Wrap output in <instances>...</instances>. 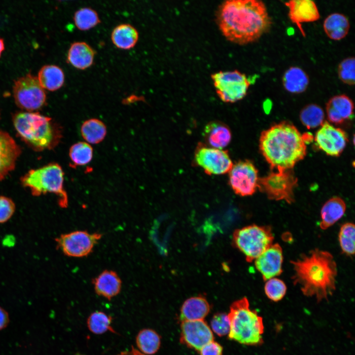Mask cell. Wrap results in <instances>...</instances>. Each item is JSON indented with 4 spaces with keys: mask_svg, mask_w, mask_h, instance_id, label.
<instances>
[{
    "mask_svg": "<svg viewBox=\"0 0 355 355\" xmlns=\"http://www.w3.org/2000/svg\"><path fill=\"white\" fill-rule=\"evenodd\" d=\"M346 210V203L342 198L339 197L330 198L321 209L320 228L325 230L332 226L343 216Z\"/></svg>",
    "mask_w": 355,
    "mask_h": 355,
    "instance_id": "cell-22",
    "label": "cell"
},
{
    "mask_svg": "<svg viewBox=\"0 0 355 355\" xmlns=\"http://www.w3.org/2000/svg\"><path fill=\"white\" fill-rule=\"evenodd\" d=\"M283 252L281 246L273 244L254 260L256 269L266 281L283 272Z\"/></svg>",
    "mask_w": 355,
    "mask_h": 355,
    "instance_id": "cell-16",
    "label": "cell"
},
{
    "mask_svg": "<svg viewBox=\"0 0 355 355\" xmlns=\"http://www.w3.org/2000/svg\"><path fill=\"white\" fill-rule=\"evenodd\" d=\"M15 211V205L9 198L0 196V223L7 222Z\"/></svg>",
    "mask_w": 355,
    "mask_h": 355,
    "instance_id": "cell-39",
    "label": "cell"
},
{
    "mask_svg": "<svg viewBox=\"0 0 355 355\" xmlns=\"http://www.w3.org/2000/svg\"><path fill=\"white\" fill-rule=\"evenodd\" d=\"M211 326L212 330L219 336L228 334L230 322L228 315L223 313H216L212 319Z\"/></svg>",
    "mask_w": 355,
    "mask_h": 355,
    "instance_id": "cell-38",
    "label": "cell"
},
{
    "mask_svg": "<svg viewBox=\"0 0 355 355\" xmlns=\"http://www.w3.org/2000/svg\"><path fill=\"white\" fill-rule=\"evenodd\" d=\"M64 172L57 163H50L31 170L21 179L22 184L28 187L32 194L38 196L47 193L58 197L59 205L62 208L68 206V197L64 188Z\"/></svg>",
    "mask_w": 355,
    "mask_h": 355,
    "instance_id": "cell-6",
    "label": "cell"
},
{
    "mask_svg": "<svg viewBox=\"0 0 355 355\" xmlns=\"http://www.w3.org/2000/svg\"><path fill=\"white\" fill-rule=\"evenodd\" d=\"M20 137L36 150L51 149L58 142L59 133L51 118L39 113L20 112L13 117Z\"/></svg>",
    "mask_w": 355,
    "mask_h": 355,
    "instance_id": "cell-5",
    "label": "cell"
},
{
    "mask_svg": "<svg viewBox=\"0 0 355 355\" xmlns=\"http://www.w3.org/2000/svg\"><path fill=\"white\" fill-rule=\"evenodd\" d=\"M272 228L268 225L252 224L236 230L233 235L236 247L248 262L257 258L273 243Z\"/></svg>",
    "mask_w": 355,
    "mask_h": 355,
    "instance_id": "cell-7",
    "label": "cell"
},
{
    "mask_svg": "<svg viewBox=\"0 0 355 355\" xmlns=\"http://www.w3.org/2000/svg\"><path fill=\"white\" fill-rule=\"evenodd\" d=\"M111 316L100 311L92 313L87 320V325L90 332L96 335H101L107 331L115 333L111 326Z\"/></svg>",
    "mask_w": 355,
    "mask_h": 355,
    "instance_id": "cell-31",
    "label": "cell"
},
{
    "mask_svg": "<svg viewBox=\"0 0 355 355\" xmlns=\"http://www.w3.org/2000/svg\"><path fill=\"white\" fill-rule=\"evenodd\" d=\"M297 182L291 169L278 170L259 178L258 188L270 200L290 204L294 202V190Z\"/></svg>",
    "mask_w": 355,
    "mask_h": 355,
    "instance_id": "cell-8",
    "label": "cell"
},
{
    "mask_svg": "<svg viewBox=\"0 0 355 355\" xmlns=\"http://www.w3.org/2000/svg\"><path fill=\"white\" fill-rule=\"evenodd\" d=\"M339 242L342 252L352 256L355 253V227L354 223L346 222L340 227L339 232Z\"/></svg>",
    "mask_w": 355,
    "mask_h": 355,
    "instance_id": "cell-35",
    "label": "cell"
},
{
    "mask_svg": "<svg viewBox=\"0 0 355 355\" xmlns=\"http://www.w3.org/2000/svg\"><path fill=\"white\" fill-rule=\"evenodd\" d=\"M286 286L282 280L273 278L266 281L264 291L270 300L274 302L281 300L286 292Z\"/></svg>",
    "mask_w": 355,
    "mask_h": 355,
    "instance_id": "cell-36",
    "label": "cell"
},
{
    "mask_svg": "<svg viewBox=\"0 0 355 355\" xmlns=\"http://www.w3.org/2000/svg\"><path fill=\"white\" fill-rule=\"evenodd\" d=\"M282 83L285 90L293 93L305 92L309 84V78L306 72L298 67H291L284 72Z\"/></svg>",
    "mask_w": 355,
    "mask_h": 355,
    "instance_id": "cell-25",
    "label": "cell"
},
{
    "mask_svg": "<svg viewBox=\"0 0 355 355\" xmlns=\"http://www.w3.org/2000/svg\"><path fill=\"white\" fill-rule=\"evenodd\" d=\"M13 96L16 105L28 112L41 108L46 102V94L37 77L31 74L20 77L14 83Z\"/></svg>",
    "mask_w": 355,
    "mask_h": 355,
    "instance_id": "cell-11",
    "label": "cell"
},
{
    "mask_svg": "<svg viewBox=\"0 0 355 355\" xmlns=\"http://www.w3.org/2000/svg\"><path fill=\"white\" fill-rule=\"evenodd\" d=\"M69 156L72 166L85 165L92 159L93 149L87 142H78L71 147Z\"/></svg>",
    "mask_w": 355,
    "mask_h": 355,
    "instance_id": "cell-34",
    "label": "cell"
},
{
    "mask_svg": "<svg viewBox=\"0 0 355 355\" xmlns=\"http://www.w3.org/2000/svg\"><path fill=\"white\" fill-rule=\"evenodd\" d=\"M180 328L181 343L197 351L213 341L212 329L204 320L182 321Z\"/></svg>",
    "mask_w": 355,
    "mask_h": 355,
    "instance_id": "cell-15",
    "label": "cell"
},
{
    "mask_svg": "<svg viewBox=\"0 0 355 355\" xmlns=\"http://www.w3.org/2000/svg\"><path fill=\"white\" fill-rule=\"evenodd\" d=\"M139 33L137 29L129 24H122L115 27L111 34V39L118 48L129 50L137 44Z\"/></svg>",
    "mask_w": 355,
    "mask_h": 355,
    "instance_id": "cell-27",
    "label": "cell"
},
{
    "mask_svg": "<svg viewBox=\"0 0 355 355\" xmlns=\"http://www.w3.org/2000/svg\"><path fill=\"white\" fill-rule=\"evenodd\" d=\"M194 160L208 175H222L231 170L233 163L227 151L198 144L194 153Z\"/></svg>",
    "mask_w": 355,
    "mask_h": 355,
    "instance_id": "cell-13",
    "label": "cell"
},
{
    "mask_svg": "<svg viewBox=\"0 0 355 355\" xmlns=\"http://www.w3.org/2000/svg\"><path fill=\"white\" fill-rule=\"evenodd\" d=\"M222 346L213 340L205 345L199 352L200 355H222Z\"/></svg>",
    "mask_w": 355,
    "mask_h": 355,
    "instance_id": "cell-40",
    "label": "cell"
},
{
    "mask_svg": "<svg viewBox=\"0 0 355 355\" xmlns=\"http://www.w3.org/2000/svg\"><path fill=\"white\" fill-rule=\"evenodd\" d=\"M96 293L108 300L117 296L122 287V281L118 274L111 270H105L92 280Z\"/></svg>",
    "mask_w": 355,
    "mask_h": 355,
    "instance_id": "cell-20",
    "label": "cell"
},
{
    "mask_svg": "<svg viewBox=\"0 0 355 355\" xmlns=\"http://www.w3.org/2000/svg\"><path fill=\"white\" fill-rule=\"evenodd\" d=\"M21 149L6 132L0 131V180L14 169Z\"/></svg>",
    "mask_w": 355,
    "mask_h": 355,
    "instance_id": "cell-18",
    "label": "cell"
},
{
    "mask_svg": "<svg viewBox=\"0 0 355 355\" xmlns=\"http://www.w3.org/2000/svg\"><path fill=\"white\" fill-rule=\"evenodd\" d=\"M299 116L301 123L309 129L320 126L325 121L323 109L315 104L305 106L301 110Z\"/></svg>",
    "mask_w": 355,
    "mask_h": 355,
    "instance_id": "cell-32",
    "label": "cell"
},
{
    "mask_svg": "<svg viewBox=\"0 0 355 355\" xmlns=\"http://www.w3.org/2000/svg\"><path fill=\"white\" fill-rule=\"evenodd\" d=\"M355 59L348 57L343 60L338 67V75L344 83L354 85L355 83Z\"/></svg>",
    "mask_w": 355,
    "mask_h": 355,
    "instance_id": "cell-37",
    "label": "cell"
},
{
    "mask_svg": "<svg viewBox=\"0 0 355 355\" xmlns=\"http://www.w3.org/2000/svg\"><path fill=\"white\" fill-rule=\"evenodd\" d=\"M354 105L352 100L344 94L331 98L326 104V112L328 121L336 125L342 124L351 119Z\"/></svg>",
    "mask_w": 355,
    "mask_h": 355,
    "instance_id": "cell-19",
    "label": "cell"
},
{
    "mask_svg": "<svg viewBox=\"0 0 355 355\" xmlns=\"http://www.w3.org/2000/svg\"><path fill=\"white\" fill-rule=\"evenodd\" d=\"M116 355H146L142 354L137 349L132 347L131 349L122 351Z\"/></svg>",
    "mask_w": 355,
    "mask_h": 355,
    "instance_id": "cell-42",
    "label": "cell"
},
{
    "mask_svg": "<svg viewBox=\"0 0 355 355\" xmlns=\"http://www.w3.org/2000/svg\"><path fill=\"white\" fill-rule=\"evenodd\" d=\"M229 172V183L236 194L248 196L255 192L259 178L252 162L248 160L239 161L233 164Z\"/></svg>",
    "mask_w": 355,
    "mask_h": 355,
    "instance_id": "cell-12",
    "label": "cell"
},
{
    "mask_svg": "<svg viewBox=\"0 0 355 355\" xmlns=\"http://www.w3.org/2000/svg\"><path fill=\"white\" fill-rule=\"evenodd\" d=\"M293 283L306 296L320 302L327 300L336 289L337 266L329 252L315 248L291 261Z\"/></svg>",
    "mask_w": 355,
    "mask_h": 355,
    "instance_id": "cell-2",
    "label": "cell"
},
{
    "mask_svg": "<svg viewBox=\"0 0 355 355\" xmlns=\"http://www.w3.org/2000/svg\"><path fill=\"white\" fill-rule=\"evenodd\" d=\"M136 344L138 350L143 354L152 355L159 349L161 338L154 330L144 328L141 330L136 337Z\"/></svg>",
    "mask_w": 355,
    "mask_h": 355,
    "instance_id": "cell-29",
    "label": "cell"
},
{
    "mask_svg": "<svg viewBox=\"0 0 355 355\" xmlns=\"http://www.w3.org/2000/svg\"><path fill=\"white\" fill-rule=\"evenodd\" d=\"M204 135L210 146L221 149L226 147L231 139L229 127L219 121L208 123L205 127Z\"/></svg>",
    "mask_w": 355,
    "mask_h": 355,
    "instance_id": "cell-24",
    "label": "cell"
},
{
    "mask_svg": "<svg viewBox=\"0 0 355 355\" xmlns=\"http://www.w3.org/2000/svg\"><path fill=\"white\" fill-rule=\"evenodd\" d=\"M95 50L87 43H72L68 52V62L76 69L83 70L91 67L94 62Z\"/></svg>",
    "mask_w": 355,
    "mask_h": 355,
    "instance_id": "cell-21",
    "label": "cell"
},
{
    "mask_svg": "<svg viewBox=\"0 0 355 355\" xmlns=\"http://www.w3.org/2000/svg\"><path fill=\"white\" fill-rule=\"evenodd\" d=\"M217 25L228 40L240 45L253 42L272 24L265 4L258 0H227L216 13Z\"/></svg>",
    "mask_w": 355,
    "mask_h": 355,
    "instance_id": "cell-1",
    "label": "cell"
},
{
    "mask_svg": "<svg viewBox=\"0 0 355 355\" xmlns=\"http://www.w3.org/2000/svg\"><path fill=\"white\" fill-rule=\"evenodd\" d=\"M284 4L288 9L289 18L297 26L302 35L305 37L302 24L315 22L320 18L316 4L311 0H291Z\"/></svg>",
    "mask_w": 355,
    "mask_h": 355,
    "instance_id": "cell-17",
    "label": "cell"
},
{
    "mask_svg": "<svg viewBox=\"0 0 355 355\" xmlns=\"http://www.w3.org/2000/svg\"><path fill=\"white\" fill-rule=\"evenodd\" d=\"M216 92L224 102L233 103L247 95L250 81L238 70L219 71L211 75Z\"/></svg>",
    "mask_w": 355,
    "mask_h": 355,
    "instance_id": "cell-9",
    "label": "cell"
},
{
    "mask_svg": "<svg viewBox=\"0 0 355 355\" xmlns=\"http://www.w3.org/2000/svg\"><path fill=\"white\" fill-rule=\"evenodd\" d=\"M73 21L76 28L80 31H88L100 23L97 12L90 7H83L74 14Z\"/></svg>",
    "mask_w": 355,
    "mask_h": 355,
    "instance_id": "cell-33",
    "label": "cell"
},
{
    "mask_svg": "<svg viewBox=\"0 0 355 355\" xmlns=\"http://www.w3.org/2000/svg\"><path fill=\"white\" fill-rule=\"evenodd\" d=\"M80 131L83 138L92 144L101 142L106 134V125L102 121L96 118L85 121L81 125Z\"/></svg>",
    "mask_w": 355,
    "mask_h": 355,
    "instance_id": "cell-30",
    "label": "cell"
},
{
    "mask_svg": "<svg viewBox=\"0 0 355 355\" xmlns=\"http://www.w3.org/2000/svg\"><path fill=\"white\" fill-rule=\"evenodd\" d=\"M230 322L228 337L242 344L257 346L263 342L264 326L262 318L250 309L244 297L234 302L228 314Z\"/></svg>",
    "mask_w": 355,
    "mask_h": 355,
    "instance_id": "cell-4",
    "label": "cell"
},
{
    "mask_svg": "<svg viewBox=\"0 0 355 355\" xmlns=\"http://www.w3.org/2000/svg\"><path fill=\"white\" fill-rule=\"evenodd\" d=\"M210 310L207 300L202 296L191 297L183 303L180 320L182 321L203 320Z\"/></svg>",
    "mask_w": 355,
    "mask_h": 355,
    "instance_id": "cell-23",
    "label": "cell"
},
{
    "mask_svg": "<svg viewBox=\"0 0 355 355\" xmlns=\"http://www.w3.org/2000/svg\"><path fill=\"white\" fill-rule=\"evenodd\" d=\"M317 147L327 155L337 157L343 151L348 142L347 134L325 121L316 133Z\"/></svg>",
    "mask_w": 355,
    "mask_h": 355,
    "instance_id": "cell-14",
    "label": "cell"
},
{
    "mask_svg": "<svg viewBox=\"0 0 355 355\" xmlns=\"http://www.w3.org/2000/svg\"><path fill=\"white\" fill-rule=\"evenodd\" d=\"M4 49V44L3 42V40L2 38L0 37V56L1 54V53L3 51Z\"/></svg>",
    "mask_w": 355,
    "mask_h": 355,
    "instance_id": "cell-43",
    "label": "cell"
},
{
    "mask_svg": "<svg viewBox=\"0 0 355 355\" xmlns=\"http://www.w3.org/2000/svg\"><path fill=\"white\" fill-rule=\"evenodd\" d=\"M99 232L75 230L61 234L55 239L57 247L66 256L81 258L88 256L102 238Z\"/></svg>",
    "mask_w": 355,
    "mask_h": 355,
    "instance_id": "cell-10",
    "label": "cell"
},
{
    "mask_svg": "<svg viewBox=\"0 0 355 355\" xmlns=\"http://www.w3.org/2000/svg\"><path fill=\"white\" fill-rule=\"evenodd\" d=\"M323 30L331 39L340 40L348 35L350 24L348 18L341 13H334L329 15L324 20Z\"/></svg>",
    "mask_w": 355,
    "mask_h": 355,
    "instance_id": "cell-26",
    "label": "cell"
},
{
    "mask_svg": "<svg viewBox=\"0 0 355 355\" xmlns=\"http://www.w3.org/2000/svg\"><path fill=\"white\" fill-rule=\"evenodd\" d=\"M38 81L43 89L54 91L64 84L65 75L63 70L56 65H48L41 68L38 73Z\"/></svg>",
    "mask_w": 355,
    "mask_h": 355,
    "instance_id": "cell-28",
    "label": "cell"
},
{
    "mask_svg": "<svg viewBox=\"0 0 355 355\" xmlns=\"http://www.w3.org/2000/svg\"><path fill=\"white\" fill-rule=\"evenodd\" d=\"M9 320V316L7 312L0 307V330L7 325Z\"/></svg>",
    "mask_w": 355,
    "mask_h": 355,
    "instance_id": "cell-41",
    "label": "cell"
},
{
    "mask_svg": "<svg viewBox=\"0 0 355 355\" xmlns=\"http://www.w3.org/2000/svg\"><path fill=\"white\" fill-rule=\"evenodd\" d=\"M307 138L292 124L283 121L261 132L259 149L272 169L290 170L306 156Z\"/></svg>",
    "mask_w": 355,
    "mask_h": 355,
    "instance_id": "cell-3",
    "label": "cell"
}]
</instances>
